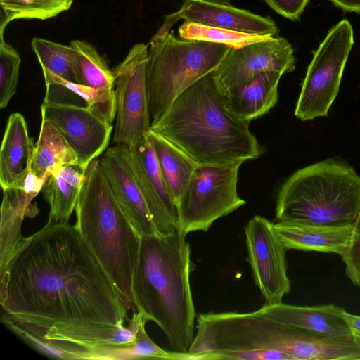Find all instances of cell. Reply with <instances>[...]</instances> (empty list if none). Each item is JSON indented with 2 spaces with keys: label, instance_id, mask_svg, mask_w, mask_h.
<instances>
[{
  "label": "cell",
  "instance_id": "6da1fadb",
  "mask_svg": "<svg viewBox=\"0 0 360 360\" xmlns=\"http://www.w3.org/2000/svg\"><path fill=\"white\" fill-rule=\"evenodd\" d=\"M1 320L63 351L94 359L109 347L129 310L75 227L46 224L22 237L0 276Z\"/></svg>",
  "mask_w": 360,
  "mask_h": 360
},
{
  "label": "cell",
  "instance_id": "7a4b0ae2",
  "mask_svg": "<svg viewBox=\"0 0 360 360\" xmlns=\"http://www.w3.org/2000/svg\"><path fill=\"white\" fill-rule=\"evenodd\" d=\"M249 124L228 108L212 72L180 94L150 130L199 165H242L264 153Z\"/></svg>",
  "mask_w": 360,
  "mask_h": 360
},
{
  "label": "cell",
  "instance_id": "3957f363",
  "mask_svg": "<svg viewBox=\"0 0 360 360\" xmlns=\"http://www.w3.org/2000/svg\"><path fill=\"white\" fill-rule=\"evenodd\" d=\"M191 252L177 231L141 237L132 281L134 310L155 322L173 351L181 353L188 352L195 337Z\"/></svg>",
  "mask_w": 360,
  "mask_h": 360
},
{
  "label": "cell",
  "instance_id": "277c9868",
  "mask_svg": "<svg viewBox=\"0 0 360 360\" xmlns=\"http://www.w3.org/2000/svg\"><path fill=\"white\" fill-rule=\"evenodd\" d=\"M75 214V227L134 311L132 281L141 236L115 199L99 160L86 169Z\"/></svg>",
  "mask_w": 360,
  "mask_h": 360
},
{
  "label": "cell",
  "instance_id": "5b68a950",
  "mask_svg": "<svg viewBox=\"0 0 360 360\" xmlns=\"http://www.w3.org/2000/svg\"><path fill=\"white\" fill-rule=\"evenodd\" d=\"M360 211V176L326 159L298 169L280 186L275 222L352 225Z\"/></svg>",
  "mask_w": 360,
  "mask_h": 360
},
{
  "label": "cell",
  "instance_id": "8992f818",
  "mask_svg": "<svg viewBox=\"0 0 360 360\" xmlns=\"http://www.w3.org/2000/svg\"><path fill=\"white\" fill-rule=\"evenodd\" d=\"M293 330L257 311L200 313L185 360H292Z\"/></svg>",
  "mask_w": 360,
  "mask_h": 360
},
{
  "label": "cell",
  "instance_id": "52a82bcc",
  "mask_svg": "<svg viewBox=\"0 0 360 360\" xmlns=\"http://www.w3.org/2000/svg\"><path fill=\"white\" fill-rule=\"evenodd\" d=\"M229 46L155 34L148 44L146 81L152 122L184 90L219 66Z\"/></svg>",
  "mask_w": 360,
  "mask_h": 360
},
{
  "label": "cell",
  "instance_id": "ba28073f",
  "mask_svg": "<svg viewBox=\"0 0 360 360\" xmlns=\"http://www.w3.org/2000/svg\"><path fill=\"white\" fill-rule=\"evenodd\" d=\"M241 164L199 165L177 205V232L207 231L245 204L237 191Z\"/></svg>",
  "mask_w": 360,
  "mask_h": 360
},
{
  "label": "cell",
  "instance_id": "9c48e42d",
  "mask_svg": "<svg viewBox=\"0 0 360 360\" xmlns=\"http://www.w3.org/2000/svg\"><path fill=\"white\" fill-rule=\"evenodd\" d=\"M353 45L354 32L347 20L340 21L330 30L313 52L297 101L296 117L307 121L328 115Z\"/></svg>",
  "mask_w": 360,
  "mask_h": 360
},
{
  "label": "cell",
  "instance_id": "30bf717a",
  "mask_svg": "<svg viewBox=\"0 0 360 360\" xmlns=\"http://www.w3.org/2000/svg\"><path fill=\"white\" fill-rule=\"evenodd\" d=\"M148 51V45L134 44L112 70L116 99L113 141L128 148L139 142L150 129L146 81Z\"/></svg>",
  "mask_w": 360,
  "mask_h": 360
},
{
  "label": "cell",
  "instance_id": "8fae6325",
  "mask_svg": "<svg viewBox=\"0 0 360 360\" xmlns=\"http://www.w3.org/2000/svg\"><path fill=\"white\" fill-rule=\"evenodd\" d=\"M245 235L247 260L265 304L282 302L291 286L287 274V250L274 229V222L255 215L245 225Z\"/></svg>",
  "mask_w": 360,
  "mask_h": 360
},
{
  "label": "cell",
  "instance_id": "7c38bea8",
  "mask_svg": "<svg viewBox=\"0 0 360 360\" xmlns=\"http://www.w3.org/2000/svg\"><path fill=\"white\" fill-rule=\"evenodd\" d=\"M295 68L292 45L286 39L276 36L238 49L230 47L213 72L221 89L226 91L263 72L283 75Z\"/></svg>",
  "mask_w": 360,
  "mask_h": 360
},
{
  "label": "cell",
  "instance_id": "4fadbf2b",
  "mask_svg": "<svg viewBox=\"0 0 360 360\" xmlns=\"http://www.w3.org/2000/svg\"><path fill=\"white\" fill-rule=\"evenodd\" d=\"M41 120L51 123L75 153L78 165L86 171L89 163L107 148L113 127L87 107L44 103Z\"/></svg>",
  "mask_w": 360,
  "mask_h": 360
},
{
  "label": "cell",
  "instance_id": "5bb4252c",
  "mask_svg": "<svg viewBox=\"0 0 360 360\" xmlns=\"http://www.w3.org/2000/svg\"><path fill=\"white\" fill-rule=\"evenodd\" d=\"M124 155L158 232L168 234L176 231L177 207L148 134L134 146H125Z\"/></svg>",
  "mask_w": 360,
  "mask_h": 360
},
{
  "label": "cell",
  "instance_id": "9a60e30c",
  "mask_svg": "<svg viewBox=\"0 0 360 360\" xmlns=\"http://www.w3.org/2000/svg\"><path fill=\"white\" fill-rule=\"evenodd\" d=\"M199 23L207 26L262 35L278 36L279 30L269 16L264 17L248 10L205 0H185L181 8L166 15L156 32H170L178 21Z\"/></svg>",
  "mask_w": 360,
  "mask_h": 360
},
{
  "label": "cell",
  "instance_id": "2e32d148",
  "mask_svg": "<svg viewBox=\"0 0 360 360\" xmlns=\"http://www.w3.org/2000/svg\"><path fill=\"white\" fill-rule=\"evenodd\" d=\"M123 144L109 148L99 160L103 172L121 208L141 237L159 233L131 174Z\"/></svg>",
  "mask_w": 360,
  "mask_h": 360
},
{
  "label": "cell",
  "instance_id": "e0dca14e",
  "mask_svg": "<svg viewBox=\"0 0 360 360\" xmlns=\"http://www.w3.org/2000/svg\"><path fill=\"white\" fill-rule=\"evenodd\" d=\"M344 309L333 304L302 307L281 302L265 304L257 311L270 319L290 326L327 336L352 338L342 316Z\"/></svg>",
  "mask_w": 360,
  "mask_h": 360
},
{
  "label": "cell",
  "instance_id": "ac0fdd59",
  "mask_svg": "<svg viewBox=\"0 0 360 360\" xmlns=\"http://www.w3.org/2000/svg\"><path fill=\"white\" fill-rule=\"evenodd\" d=\"M34 146L24 117L19 112L11 114L0 150L2 189L23 186L30 172Z\"/></svg>",
  "mask_w": 360,
  "mask_h": 360
},
{
  "label": "cell",
  "instance_id": "d6986e66",
  "mask_svg": "<svg viewBox=\"0 0 360 360\" xmlns=\"http://www.w3.org/2000/svg\"><path fill=\"white\" fill-rule=\"evenodd\" d=\"M274 229L286 250L314 251L341 255L347 248L352 225H323L274 222Z\"/></svg>",
  "mask_w": 360,
  "mask_h": 360
},
{
  "label": "cell",
  "instance_id": "ffe728a7",
  "mask_svg": "<svg viewBox=\"0 0 360 360\" xmlns=\"http://www.w3.org/2000/svg\"><path fill=\"white\" fill-rule=\"evenodd\" d=\"M282 75L275 71L263 72L224 91L228 108L249 123L264 115L278 101V87Z\"/></svg>",
  "mask_w": 360,
  "mask_h": 360
},
{
  "label": "cell",
  "instance_id": "44dd1931",
  "mask_svg": "<svg viewBox=\"0 0 360 360\" xmlns=\"http://www.w3.org/2000/svg\"><path fill=\"white\" fill-rule=\"evenodd\" d=\"M37 194L24 187L3 189L0 225V276L22 236L21 228L24 217L28 215L31 202Z\"/></svg>",
  "mask_w": 360,
  "mask_h": 360
},
{
  "label": "cell",
  "instance_id": "7402d4cb",
  "mask_svg": "<svg viewBox=\"0 0 360 360\" xmlns=\"http://www.w3.org/2000/svg\"><path fill=\"white\" fill-rule=\"evenodd\" d=\"M85 172L79 165H68L46 179L41 192L50 206L48 221L69 222L84 181Z\"/></svg>",
  "mask_w": 360,
  "mask_h": 360
},
{
  "label": "cell",
  "instance_id": "603a6c76",
  "mask_svg": "<svg viewBox=\"0 0 360 360\" xmlns=\"http://www.w3.org/2000/svg\"><path fill=\"white\" fill-rule=\"evenodd\" d=\"M162 174L177 205L199 166L175 144L152 131L148 133Z\"/></svg>",
  "mask_w": 360,
  "mask_h": 360
},
{
  "label": "cell",
  "instance_id": "cb8c5ba5",
  "mask_svg": "<svg viewBox=\"0 0 360 360\" xmlns=\"http://www.w3.org/2000/svg\"><path fill=\"white\" fill-rule=\"evenodd\" d=\"M73 165H78V159L72 148L51 123L41 120L30 172L45 181L60 168Z\"/></svg>",
  "mask_w": 360,
  "mask_h": 360
},
{
  "label": "cell",
  "instance_id": "d4e9b609",
  "mask_svg": "<svg viewBox=\"0 0 360 360\" xmlns=\"http://www.w3.org/2000/svg\"><path fill=\"white\" fill-rule=\"evenodd\" d=\"M77 52L75 82L96 90L115 93V79L105 59L91 44L73 40L70 44Z\"/></svg>",
  "mask_w": 360,
  "mask_h": 360
},
{
  "label": "cell",
  "instance_id": "484cf974",
  "mask_svg": "<svg viewBox=\"0 0 360 360\" xmlns=\"http://www.w3.org/2000/svg\"><path fill=\"white\" fill-rule=\"evenodd\" d=\"M31 46L42 70L63 79L76 83L75 69L77 56L74 48L39 37H34Z\"/></svg>",
  "mask_w": 360,
  "mask_h": 360
},
{
  "label": "cell",
  "instance_id": "4316f807",
  "mask_svg": "<svg viewBox=\"0 0 360 360\" xmlns=\"http://www.w3.org/2000/svg\"><path fill=\"white\" fill-rule=\"evenodd\" d=\"M179 36L183 39L205 41L236 49L273 37L271 35L242 32L187 21L179 26Z\"/></svg>",
  "mask_w": 360,
  "mask_h": 360
},
{
  "label": "cell",
  "instance_id": "83f0119b",
  "mask_svg": "<svg viewBox=\"0 0 360 360\" xmlns=\"http://www.w3.org/2000/svg\"><path fill=\"white\" fill-rule=\"evenodd\" d=\"M72 3L73 0H0L4 14L1 36L6 25L13 20H47L69 10Z\"/></svg>",
  "mask_w": 360,
  "mask_h": 360
},
{
  "label": "cell",
  "instance_id": "f1b7e54d",
  "mask_svg": "<svg viewBox=\"0 0 360 360\" xmlns=\"http://www.w3.org/2000/svg\"><path fill=\"white\" fill-rule=\"evenodd\" d=\"M143 321L133 344L127 346L109 347L100 352L95 359H165L183 360V353L168 352L160 347L148 335Z\"/></svg>",
  "mask_w": 360,
  "mask_h": 360
},
{
  "label": "cell",
  "instance_id": "f546056e",
  "mask_svg": "<svg viewBox=\"0 0 360 360\" xmlns=\"http://www.w3.org/2000/svg\"><path fill=\"white\" fill-rule=\"evenodd\" d=\"M21 59L18 51L4 40L0 42V108H6L15 94Z\"/></svg>",
  "mask_w": 360,
  "mask_h": 360
},
{
  "label": "cell",
  "instance_id": "4dcf8cb0",
  "mask_svg": "<svg viewBox=\"0 0 360 360\" xmlns=\"http://www.w3.org/2000/svg\"><path fill=\"white\" fill-rule=\"evenodd\" d=\"M345 265V274L353 285L360 287V211L352 224L349 243L340 255Z\"/></svg>",
  "mask_w": 360,
  "mask_h": 360
},
{
  "label": "cell",
  "instance_id": "1f68e13d",
  "mask_svg": "<svg viewBox=\"0 0 360 360\" xmlns=\"http://www.w3.org/2000/svg\"><path fill=\"white\" fill-rule=\"evenodd\" d=\"M1 322L22 340L41 354L50 358L68 359V356L63 351L37 339L9 321L1 320Z\"/></svg>",
  "mask_w": 360,
  "mask_h": 360
},
{
  "label": "cell",
  "instance_id": "d6a6232c",
  "mask_svg": "<svg viewBox=\"0 0 360 360\" xmlns=\"http://www.w3.org/2000/svg\"><path fill=\"white\" fill-rule=\"evenodd\" d=\"M279 15L292 20H298L309 0H262Z\"/></svg>",
  "mask_w": 360,
  "mask_h": 360
},
{
  "label": "cell",
  "instance_id": "836d02e7",
  "mask_svg": "<svg viewBox=\"0 0 360 360\" xmlns=\"http://www.w3.org/2000/svg\"><path fill=\"white\" fill-rule=\"evenodd\" d=\"M342 316L349 328L352 338L360 342V316L352 314L344 309Z\"/></svg>",
  "mask_w": 360,
  "mask_h": 360
},
{
  "label": "cell",
  "instance_id": "e575fe53",
  "mask_svg": "<svg viewBox=\"0 0 360 360\" xmlns=\"http://www.w3.org/2000/svg\"><path fill=\"white\" fill-rule=\"evenodd\" d=\"M336 6L347 12L360 13V0H330Z\"/></svg>",
  "mask_w": 360,
  "mask_h": 360
},
{
  "label": "cell",
  "instance_id": "d590c367",
  "mask_svg": "<svg viewBox=\"0 0 360 360\" xmlns=\"http://www.w3.org/2000/svg\"><path fill=\"white\" fill-rule=\"evenodd\" d=\"M222 4H230V0H205Z\"/></svg>",
  "mask_w": 360,
  "mask_h": 360
}]
</instances>
